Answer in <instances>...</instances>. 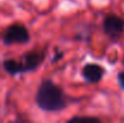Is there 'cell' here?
Masks as SVG:
<instances>
[{"instance_id":"obj_1","label":"cell","mask_w":124,"mask_h":123,"mask_svg":"<svg viewBox=\"0 0 124 123\" xmlns=\"http://www.w3.org/2000/svg\"><path fill=\"white\" fill-rule=\"evenodd\" d=\"M35 103L42 111L58 112L68 106V98L57 83L52 80H43L36 90Z\"/></svg>"},{"instance_id":"obj_2","label":"cell","mask_w":124,"mask_h":123,"mask_svg":"<svg viewBox=\"0 0 124 123\" xmlns=\"http://www.w3.org/2000/svg\"><path fill=\"white\" fill-rule=\"evenodd\" d=\"M45 58H46V51L45 49H41V51L34 49V51H29V52L24 53L22 56L21 60L5 59L2 62V68L11 76L27 74V73L36 70L42 64Z\"/></svg>"},{"instance_id":"obj_3","label":"cell","mask_w":124,"mask_h":123,"mask_svg":"<svg viewBox=\"0 0 124 123\" xmlns=\"http://www.w3.org/2000/svg\"><path fill=\"white\" fill-rule=\"evenodd\" d=\"M1 39L6 46L15 45V43H27L30 40V34L25 25L21 23H15L8 25L5 29Z\"/></svg>"},{"instance_id":"obj_4","label":"cell","mask_w":124,"mask_h":123,"mask_svg":"<svg viewBox=\"0 0 124 123\" xmlns=\"http://www.w3.org/2000/svg\"><path fill=\"white\" fill-rule=\"evenodd\" d=\"M102 30L111 40H118L124 32V18L113 13L105 16L102 22Z\"/></svg>"},{"instance_id":"obj_5","label":"cell","mask_w":124,"mask_h":123,"mask_svg":"<svg viewBox=\"0 0 124 123\" xmlns=\"http://www.w3.org/2000/svg\"><path fill=\"white\" fill-rule=\"evenodd\" d=\"M105 70L96 63H88L82 69V77L88 83H98L102 80Z\"/></svg>"},{"instance_id":"obj_6","label":"cell","mask_w":124,"mask_h":123,"mask_svg":"<svg viewBox=\"0 0 124 123\" xmlns=\"http://www.w3.org/2000/svg\"><path fill=\"white\" fill-rule=\"evenodd\" d=\"M66 123H102L100 118L94 116H74Z\"/></svg>"},{"instance_id":"obj_7","label":"cell","mask_w":124,"mask_h":123,"mask_svg":"<svg viewBox=\"0 0 124 123\" xmlns=\"http://www.w3.org/2000/svg\"><path fill=\"white\" fill-rule=\"evenodd\" d=\"M117 81H118V84L121 86V88L124 90V71L118 73V75H117Z\"/></svg>"}]
</instances>
